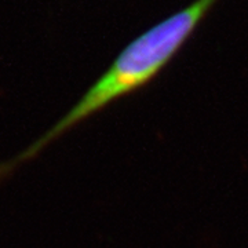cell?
I'll return each mask as SVG.
<instances>
[{
	"instance_id": "cell-1",
	"label": "cell",
	"mask_w": 248,
	"mask_h": 248,
	"mask_svg": "<svg viewBox=\"0 0 248 248\" xmlns=\"http://www.w3.org/2000/svg\"><path fill=\"white\" fill-rule=\"evenodd\" d=\"M217 0H195L134 39L108 71L51 128L11 159L0 161V179L35 159L54 141L120 98L149 84L187 42Z\"/></svg>"
}]
</instances>
